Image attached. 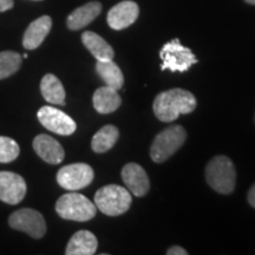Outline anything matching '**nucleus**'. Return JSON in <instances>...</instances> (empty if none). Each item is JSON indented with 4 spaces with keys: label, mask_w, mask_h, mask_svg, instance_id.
Segmentation results:
<instances>
[{
    "label": "nucleus",
    "mask_w": 255,
    "mask_h": 255,
    "mask_svg": "<svg viewBox=\"0 0 255 255\" xmlns=\"http://www.w3.org/2000/svg\"><path fill=\"white\" fill-rule=\"evenodd\" d=\"M196 98L183 89H171L156 96L152 109L155 116L162 122H174L180 115L193 113L196 108Z\"/></svg>",
    "instance_id": "1"
},
{
    "label": "nucleus",
    "mask_w": 255,
    "mask_h": 255,
    "mask_svg": "<svg viewBox=\"0 0 255 255\" xmlns=\"http://www.w3.org/2000/svg\"><path fill=\"white\" fill-rule=\"evenodd\" d=\"M207 182L215 191L223 195L232 194L237 184V171L232 159L227 156H215L206 168Z\"/></svg>",
    "instance_id": "2"
},
{
    "label": "nucleus",
    "mask_w": 255,
    "mask_h": 255,
    "mask_svg": "<svg viewBox=\"0 0 255 255\" xmlns=\"http://www.w3.org/2000/svg\"><path fill=\"white\" fill-rule=\"evenodd\" d=\"M56 212L64 220L85 222L95 218L97 207L88 197L71 191L59 197L56 203Z\"/></svg>",
    "instance_id": "3"
},
{
    "label": "nucleus",
    "mask_w": 255,
    "mask_h": 255,
    "mask_svg": "<svg viewBox=\"0 0 255 255\" xmlns=\"http://www.w3.org/2000/svg\"><path fill=\"white\" fill-rule=\"evenodd\" d=\"M132 202L130 191L117 184L102 187L95 195V205L102 213L109 216H119L128 212Z\"/></svg>",
    "instance_id": "4"
},
{
    "label": "nucleus",
    "mask_w": 255,
    "mask_h": 255,
    "mask_svg": "<svg viewBox=\"0 0 255 255\" xmlns=\"http://www.w3.org/2000/svg\"><path fill=\"white\" fill-rule=\"evenodd\" d=\"M187 132L183 127L173 126L164 129L155 137L151 144L150 156L156 163H163L186 142Z\"/></svg>",
    "instance_id": "5"
},
{
    "label": "nucleus",
    "mask_w": 255,
    "mask_h": 255,
    "mask_svg": "<svg viewBox=\"0 0 255 255\" xmlns=\"http://www.w3.org/2000/svg\"><path fill=\"white\" fill-rule=\"evenodd\" d=\"M159 57L162 59L161 69L170 70L171 72H186L197 63L193 51L183 46L178 39L170 40L165 44L161 49Z\"/></svg>",
    "instance_id": "6"
},
{
    "label": "nucleus",
    "mask_w": 255,
    "mask_h": 255,
    "mask_svg": "<svg viewBox=\"0 0 255 255\" xmlns=\"http://www.w3.org/2000/svg\"><path fill=\"white\" fill-rule=\"evenodd\" d=\"M8 223L13 229L24 232L34 239H40L46 233V223L44 216L37 210L21 208L9 216Z\"/></svg>",
    "instance_id": "7"
},
{
    "label": "nucleus",
    "mask_w": 255,
    "mask_h": 255,
    "mask_svg": "<svg viewBox=\"0 0 255 255\" xmlns=\"http://www.w3.org/2000/svg\"><path fill=\"white\" fill-rule=\"evenodd\" d=\"M94 176V170L89 164L72 163L63 167L57 173V182L64 189L76 191L88 187Z\"/></svg>",
    "instance_id": "8"
},
{
    "label": "nucleus",
    "mask_w": 255,
    "mask_h": 255,
    "mask_svg": "<svg viewBox=\"0 0 255 255\" xmlns=\"http://www.w3.org/2000/svg\"><path fill=\"white\" fill-rule=\"evenodd\" d=\"M41 126L57 135H72L77 129V124L69 115L52 107H43L37 114Z\"/></svg>",
    "instance_id": "9"
},
{
    "label": "nucleus",
    "mask_w": 255,
    "mask_h": 255,
    "mask_svg": "<svg viewBox=\"0 0 255 255\" xmlns=\"http://www.w3.org/2000/svg\"><path fill=\"white\" fill-rule=\"evenodd\" d=\"M26 189V183L20 175L12 171H0V201L17 205L23 201Z\"/></svg>",
    "instance_id": "10"
},
{
    "label": "nucleus",
    "mask_w": 255,
    "mask_h": 255,
    "mask_svg": "<svg viewBox=\"0 0 255 255\" xmlns=\"http://www.w3.org/2000/svg\"><path fill=\"white\" fill-rule=\"evenodd\" d=\"M139 14L138 5L135 1H126L120 2V4L115 5L108 13V24L114 30L120 31L124 28L129 27L137 20Z\"/></svg>",
    "instance_id": "11"
},
{
    "label": "nucleus",
    "mask_w": 255,
    "mask_h": 255,
    "mask_svg": "<svg viewBox=\"0 0 255 255\" xmlns=\"http://www.w3.org/2000/svg\"><path fill=\"white\" fill-rule=\"evenodd\" d=\"M122 180L128 190L135 196H144L150 188L145 170L137 163H128L122 169Z\"/></svg>",
    "instance_id": "12"
},
{
    "label": "nucleus",
    "mask_w": 255,
    "mask_h": 255,
    "mask_svg": "<svg viewBox=\"0 0 255 255\" xmlns=\"http://www.w3.org/2000/svg\"><path fill=\"white\" fill-rule=\"evenodd\" d=\"M33 149L43 161L50 164L62 163L65 157V151L60 143L45 133L38 135L33 139Z\"/></svg>",
    "instance_id": "13"
},
{
    "label": "nucleus",
    "mask_w": 255,
    "mask_h": 255,
    "mask_svg": "<svg viewBox=\"0 0 255 255\" xmlns=\"http://www.w3.org/2000/svg\"><path fill=\"white\" fill-rule=\"evenodd\" d=\"M51 27H52V19L49 15H43L32 21L24 33L23 46L26 50H34L39 47L50 33Z\"/></svg>",
    "instance_id": "14"
},
{
    "label": "nucleus",
    "mask_w": 255,
    "mask_h": 255,
    "mask_svg": "<svg viewBox=\"0 0 255 255\" xmlns=\"http://www.w3.org/2000/svg\"><path fill=\"white\" fill-rule=\"evenodd\" d=\"M98 247L97 238L89 231H79L72 235L66 246V255H92Z\"/></svg>",
    "instance_id": "15"
},
{
    "label": "nucleus",
    "mask_w": 255,
    "mask_h": 255,
    "mask_svg": "<svg viewBox=\"0 0 255 255\" xmlns=\"http://www.w3.org/2000/svg\"><path fill=\"white\" fill-rule=\"evenodd\" d=\"M102 12V5L98 1H91L76 8L68 18V27L72 31L81 30L92 23Z\"/></svg>",
    "instance_id": "16"
},
{
    "label": "nucleus",
    "mask_w": 255,
    "mask_h": 255,
    "mask_svg": "<svg viewBox=\"0 0 255 255\" xmlns=\"http://www.w3.org/2000/svg\"><path fill=\"white\" fill-rule=\"evenodd\" d=\"M92 102L97 113L107 115L119 109L122 104V98L116 89L105 85L95 91Z\"/></svg>",
    "instance_id": "17"
},
{
    "label": "nucleus",
    "mask_w": 255,
    "mask_h": 255,
    "mask_svg": "<svg viewBox=\"0 0 255 255\" xmlns=\"http://www.w3.org/2000/svg\"><path fill=\"white\" fill-rule=\"evenodd\" d=\"M82 41L84 46L90 51L91 55L97 59V62H105V60L114 59L115 52L113 47L95 32H84L82 34Z\"/></svg>",
    "instance_id": "18"
},
{
    "label": "nucleus",
    "mask_w": 255,
    "mask_h": 255,
    "mask_svg": "<svg viewBox=\"0 0 255 255\" xmlns=\"http://www.w3.org/2000/svg\"><path fill=\"white\" fill-rule=\"evenodd\" d=\"M40 91L44 100L51 104H65V90L62 82L52 73H47L41 79Z\"/></svg>",
    "instance_id": "19"
},
{
    "label": "nucleus",
    "mask_w": 255,
    "mask_h": 255,
    "mask_svg": "<svg viewBox=\"0 0 255 255\" xmlns=\"http://www.w3.org/2000/svg\"><path fill=\"white\" fill-rule=\"evenodd\" d=\"M96 71L105 85L111 87L116 90L122 89L124 84V76L121 71L120 66L113 60H105V62H97L96 64Z\"/></svg>",
    "instance_id": "20"
},
{
    "label": "nucleus",
    "mask_w": 255,
    "mask_h": 255,
    "mask_svg": "<svg viewBox=\"0 0 255 255\" xmlns=\"http://www.w3.org/2000/svg\"><path fill=\"white\" fill-rule=\"evenodd\" d=\"M120 137V131L116 127L105 126L101 128L92 137L91 148L97 154L109 151L113 146L116 144L117 139Z\"/></svg>",
    "instance_id": "21"
},
{
    "label": "nucleus",
    "mask_w": 255,
    "mask_h": 255,
    "mask_svg": "<svg viewBox=\"0 0 255 255\" xmlns=\"http://www.w3.org/2000/svg\"><path fill=\"white\" fill-rule=\"evenodd\" d=\"M21 66V56L14 51L0 52V79L14 75Z\"/></svg>",
    "instance_id": "22"
},
{
    "label": "nucleus",
    "mask_w": 255,
    "mask_h": 255,
    "mask_svg": "<svg viewBox=\"0 0 255 255\" xmlns=\"http://www.w3.org/2000/svg\"><path fill=\"white\" fill-rule=\"evenodd\" d=\"M20 148L11 137L0 136V163H9L19 156Z\"/></svg>",
    "instance_id": "23"
},
{
    "label": "nucleus",
    "mask_w": 255,
    "mask_h": 255,
    "mask_svg": "<svg viewBox=\"0 0 255 255\" xmlns=\"http://www.w3.org/2000/svg\"><path fill=\"white\" fill-rule=\"evenodd\" d=\"M168 255H187L188 252L180 246H173L167 251Z\"/></svg>",
    "instance_id": "24"
},
{
    "label": "nucleus",
    "mask_w": 255,
    "mask_h": 255,
    "mask_svg": "<svg viewBox=\"0 0 255 255\" xmlns=\"http://www.w3.org/2000/svg\"><path fill=\"white\" fill-rule=\"evenodd\" d=\"M13 0H0V12L8 11V9L13 7Z\"/></svg>",
    "instance_id": "25"
},
{
    "label": "nucleus",
    "mask_w": 255,
    "mask_h": 255,
    "mask_svg": "<svg viewBox=\"0 0 255 255\" xmlns=\"http://www.w3.org/2000/svg\"><path fill=\"white\" fill-rule=\"evenodd\" d=\"M248 202L250 205L255 208V183L252 186V188L248 191Z\"/></svg>",
    "instance_id": "26"
},
{
    "label": "nucleus",
    "mask_w": 255,
    "mask_h": 255,
    "mask_svg": "<svg viewBox=\"0 0 255 255\" xmlns=\"http://www.w3.org/2000/svg\"><path fill=\"white\" fill-rule=\"evenodd\" d=\"M245 1L248 2V4H251V5H255V0H245Z\"/></svg>",
    "instance_id": "27"
},
{
    "label": "nucleus",
    "mask_w": 255,
    "mask_h": 255,
    "mask_svg": "<svg viewBox=\"0 0 255 255\" xmlns=\"http://www.w3.org/2000/svg\"><path fill=\"white\" fill-rule=\"evenodd\" d=\"M23 58H27V53H24V55H23Z\"/></svg>",
    "instance_id": "28"
}]
</instances>
